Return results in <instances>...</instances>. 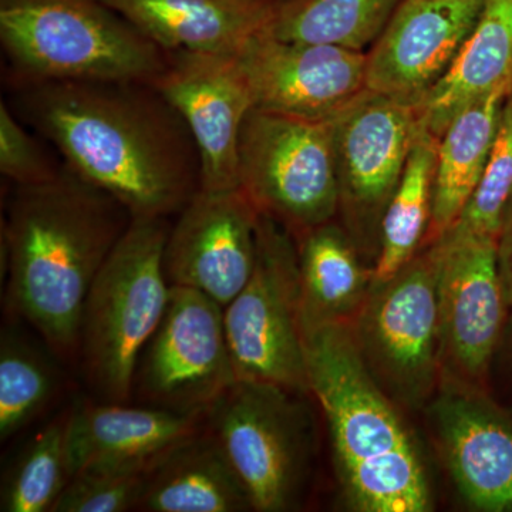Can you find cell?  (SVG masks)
I'll list each match as a JSON object with an SVG mask.
<instances>
[{
	"label": "cell",
	"instance_id": "6da1fadb",
	"mask_svg": "<svg viewBox=\"0 0 512 512\" xmlns=\"http://www.w3.org/2000/svg\"><path fill=\"white\" fill-rule=\"evenodd\" d=\"M9 89L16 116L131 218L168 220L200 191L190 128L153 84L60 80Z\"/></svg>",
	"mask_w": 512,
	"mask_h": 512
},
{
	"label": "cell",
	"instance_id": "7a4b0ae2",
	"mask_svg": "<svg viewBox=\"0 0 512 512\" xmlns=\"http://www.w3.org/2000/svg\"><path fill=\"white\" fill-rule=\"evenodd\" d=\"M131 220L64 163L52 180L15 185L3 222L6 313L35 330L57 359H79L84 303Z\"/></svg>",
	"mask_w": 512,
	"mask_h": 512
},
{
	"label": "cell",
	"instance_id": "3957f363",
	"mask_svg": "<svg viewBox=\"0 0 512 512\" xmlns=\"http://www.w3.org/2000/svg\"><path fill=\"white\" fill-rule=\"evenodd\" d=\"M309 392L328 424L343 501L357 512L433 510L429 471L402 409L383 392L349 323L303 328Z\"/></svg>",
	"mask_w": 512,
	"mask_h": 512
},
{
	"label": "cell",
	"instance_id": "277c9868",
	"mask_svg": "<svg viewBox=\"0 0 512 512\" xmlns=\"http://www.w3.org/2000/svg\"><path fill=\"white\" fill-rule=\"evenodd\" d=\"M8 86L37 82L153 84L168 52L101 0H0Z\"/></svg>",
	"mask_w": 512,
	"mask_h": 512
},
{
	"label": "cell",
	"instance_id": "5b68a950",
	"mask_svg": "<svg viewBox=\"0 0 512 512\" xmlns=\"http://www.w3.org/2000/svg\"><path fill=\"white\" fill-rule=\"evenodd\" d=\"M165 218H133L94 279L80 326L84 377L100 402L130 403L138 357L170 299Z\"/></svg>",
	"mask_w": 512,
	"mask_h": 512
},
{
	"label": "cell",
	"instance_id": "8992f818",
	"mask_svg": "<svg viewBox=\"0 0 512 512\" xmlns=\"http://www.w3.org/2000/svg\"><path fill=\"white\" fill-rule=\"evenodd\" d=\"M306 394L238 380L207 416L252 511L289 512L303 505L315 460V417Z\"/></svg>",
	"mask_w": 512,
	"mask_h": 512
},
{
	"label": "cell",
	"instance_id": "52a82bcc",
	"mask_svg": "<svg viewBox=\"0 0 512 512\" xmlns=\"http://www.w3.org/2000/svg\"><path fill=\"white\" fill-rule=\"evenodd\" d=\"M349 325L383 392L402 410L424 412L441 382L437 245H423L396 275L372 284Z\"/></svg>",
	"mask_w": 512,
	"mask_h": 512
},
{
	"label": "cell",
	"instance_id": "ba28073f",
	"mask_svg": "<svg viewBox=\"0 0 512 512\" xmlns=\"http://www.w3.org/2000/svg\"><path fill=\"white\" fill-rule=\"evenodd\" d=\"M238 187L296 239L338 218L332 121L254 107L238 144Z\"/></svg>",
	"mask_w": 512,
	"mask_h": 512
},
{
	"label": "cell",
	"instance_id": "9c48e42d",
	"mask_svg": "<svg viewBox=\"0 0 512 512\" xmlns=\"http://www.w3.org/2000/svg\"><path fill=\"white\" fill-rule=\"evenodd\" d=\"M224 325L238 380L275 384L311 396L298 245L266 215L259 214L254 272L225 306Z\"/></svg>",
	"mask_w": 512,
	"mask_h": 512
},
{
	"label": "cell",
	"instance_id": "30bf717a",
	"mask_svg": "<svg viewBox=\"0 0 512 512\" xmlns=\"http://www.w3.org/2000/svg\"><path fill=\"white\" fill-rule=\"evenodd\" d=\"M237 382L224 308L205 293L171 286L163 319L138 357L133 396L143 406L207 420Z\"/></svg>",
	"mask_w": 512,
	"mask_h": 512
},
{
	"label": "cell",
	"instance_id": "8fae6325",
	"mask_svg": "<svg viewBox=\"0 0 512 512\" xmlns=\"http://www.w3.org/2000/svg\"><path fill=\"white\" fill-rule=\"evenodd\" d=\"M420 126L416 106L370 90L332 121L339 192L336 220L373 265L384 212L402 180Z\"/></svg>",
	"mask_w": 512,
	"mask_h": 512
},
{
	"label": "cell",
	"instance_id": "7c38bea8",
	"mask_svg": "<svg viewBox=\"0 0 512 512\" xmlns=\"http://www.w3.org/2000/svg\"><path fill=\"white\" fill-rule=\"evenodd\" d=\"M495 241L450 234L434 241L439 248L441 382L488 389L511 313Z\"/></svg>",
	"mask_w": 512,
	"mask_h": 512
},
{
	"label": "cell",
	"instance_id": "4fadbf2b",
	"mask_svg": "<svg viewBox=\"0 0 512 512\" xmlns=\"http://www.w3.org/2000/svg\"><path fill=\"white\" fill-rule=\"evenodd\" d=\"M424 413L467 507L512 512V407L498 403L488 389L440 382Z\"/></svg>",
	"mask_w": 512,
	"mask_h": 512
},
{
	"label": "cell",
	"instance_id": "5bb4252c",
	"mask_svg": "<svg viewBox=\"0 0 512 512\" xmlns=\"http://www.w3.org/2000/svg\"><path fill=\"white\" fill-rule=\"evenodd\" d=\"M258 224L259 212L241 188H200L168 232V284L205 293L225 308L254 272Z\"/></svg>",
	"mask_w": 512,
	"mask_h": 512
},
{
	"label": "cell",
	"instance_id": "9a60e30c",
	"mask_svg": "<svg viewBox=\"0 0 512 512\" xmlns=\"http://www.w3.org/2000/svg\"><path fill=\"white\" fill-rule=\"evenodd\" d=\"M153 86L190 128L201 158V188H237L239 136L255 107L237 53L168 52Z\"/></svg>",
	"mask_w": 512,
	"mask_h": 512
},
{
	"label": "cell",
	"instance_id": "2e32d148",
	"mask_svg": "<svg viewBox=\"0 0 512 512\" xmlns=\"http://www.w3.org/2000/svg\"><path fill=\"white\" fill-rule=\"evenodd\" d=\"M255 107L333 121L367 90L366 52L285 42L264 32L237 52Z\"/></svg>",
	"mask_w": 512,
	"mask_h": 512
},
{
	"label": "cell",
	"instance_id": "e0dca14e",
	"mask_svg": "<svg viewBox=\"0 0 512 512\" xmlns=\"http://www.w3.org/2000/svg\"><path fill=\"white\" fill-rule=\"evenodd\" d=\"M485 0H403L370 47L366 84L419 107L473 32Z\"/></svg>",
	"mask_w": 512,
	"mask_h": 512
},
{
	"label": "cell",
	"instance_id": "ac0fdd59",
	"mask_svg": "<svg viewBox=\"0 0 512 512\" xmlns=\"http://www.w3.org/2000/svg\"><path fill=\"white\" fill-rule=\"evenodd\" d=\"M205 420L130 403L83 402L70 409V478L87 470L154 468Z\"/></svg>",
	"mask_w": 512,
	"mask_h": 512
},
{
	"label": "cell",
	"instance_id": "d6986e66",
	"mask_svg": "<svg viewBox=\"0 0 512 512\" xmlns=\"http://www.w3.org/2000/svg\"><path fill=\"white\" fill-rule=\"evenodd\" d=\"M165 52L237 53L284 0H101Z\"/></svg>",
	"mask_w": 512,
	"mask_h": 512
},
{
	"label": "cell",
	"instance_id": "ffe728a7",
	"mask_svg": "<svg viewBox=\"0 0 512 512\" xmlns=\"http://www.w3.org/2000/svg\"><path fill=\"white\" fill-rule=\"evenodd\" d=\"M512 83V0H485L473 32L421 101V124L436 137L471 104Z\"/></svg>",
	"mask_w": 512,
	"mask_h": 512
},
{
	"label": "cell",
	"instance_id": "44dd1931",
	"mask_svg": "<svg viewBox=\"0 0 512 512\" xmlns=\"http://www.w3.org/2000/svg\"><path fill=\"white\" fill-rule=\"evenodd\" d=\"M138 511H252L247 490L207 423L154 468Z\"/></svg>",
	"mask_w": 512,
	"mask_h": 512
},
{
	"label": "cell",
	"instance_id": "7402d4cb",
	"mask_svg": "<svg viewBox=\"0 0 512 512\" xmlns=\"http://www.w3.org/2000/svg\"><path fill=\"white\" fill-rule=\"evenodd\" d=\"M301 278L302 325L352 322L373 284L355 242L338 220L296 239Z\"/></svg>",
	"mask_w": 512,
	"mask_h": 512
},
{
	"label": "cell",
	"instance_id": "603a6c76",
	"mask_svg": "<svg viewBox=\"0 0 512 512\" xmlns=\"http://www.w3.org/2000/svg\"><path fill=\"white\" fill-rule=\"evenodd\" d=\"M512 83L471 104L451 121L437 150L433 210L424 244H431L456 224L473 197L493 147L501 111Z\"/></svg>",
	"mask_w": 512,
	"mask_h": 512
},
{
	"label": "cell",
	"instance_id": "cb8c5ba5",
	"mask_svg": "<svg viewBox=\"0 0 512 512\" xmlns=\"http://www.w3.org/2000/svg\"><path fill=\"white\" fill-rule=\"evenodd\" d=\"M439 141V137L421 124L402 180L384 212L380 251L373 265V284L392 278L423 247L433 210Z\"/></svg>",
	"mask_w": 512,
	"mask_h": 512
},
{
	"label": "cell",
	"instance_id": "d4e9b609",
	"mask_svg": "<svg viewBox=\"0 0 512 512\" xmlns=\"http://www.w3.org/2000/svg\"><path fill=\"white\" fill-rule=\"evenodd\" d=\"M403 0H284L268 35L365 52Z\"/></svg>",
	"mask_w": 512,
	"mask_h": 512
},
{
	"label": "cell",
	"instance_id": "484cf974",
	"mask_svg": "<svg viewBox=\"0 0 512 512\" xmlns=\"http://www.w3.org/2000/svg\"><path fill=\"white\" fill-rule=\"evenodd\" d=\"M50 357L12 326L0 338V441L5 443L46 412L59 392Z\"/></svg>",
	"mask_w": 512,
	"mask_h": 512
},
{
	"label": "cell",
	"instance_id": "4316f807",
	"mask_svg": "<svg viewBox=\"0 0 512 512\" xmlns=\"http://www.w3.org/2000/svg\"><path fill=\"white\" fill-rule=\"evenodd\" d=\"M69 414L70 409L49 421L22 448L3 477L0 511L53 510L70 481L67 464Z\"/></svg>",
	"mask_w": 512,
	"mask_h": 512
},
{
	"label": "cell",
	"instance_id": "83f0119b",
	"mask_svg": "<svg viewBox=\"0 0 512 512\" xmlns=\"http://www.w3.org/2000/svg\"><path fill=\"white\" fill-rule=\"evenodd\" d=\"M512 200V94L504 103L490 156L473 197L446 234L497 239Z\"/></svg>",
	"mask_w": 512,
	"mask_h": 512
},
{
	"label": "cell",
	"instance_id": "f1b7e54d",
	"mask_svg": "<svg viewBox=\"0 0 512 512\" xmlns=\"http://www.w3.org/2000/svg\"><path fill=\"white\" fill-rule=\"evenodd\" d=\"M154 468H109L74 474L52 512L138 510Z\"/></svg>",
	"mask_w": 512,
	"mask_h": 512
},
{
	"label": "cell",
	"instance_id": "f546056e",
	"mask_svg": "<svg viewBox=\"0 0 512 512\" xmlns=\"http://www.w3.org/2000/svg\"><path fill=\"white\" fill-rule=\"evenodd\" d=\"M8 103H0V173L15 185L52 180L63 163H55L25 127Z\"/></svg>",
	"mask_w": 512,
	"mask_h": 512
},
{
	"label": "cell",
	"instance_id": "4dcf8cb0",
	"mask_svg": "<svg viewBox=\"0 0 512 512\" xmlns=\"http://www.w3.org/2000/svg\"><path fill=\"white\" fill-rule=\"evenodd\" d=\"M498 274L503 284L505 299L512 312V200L505 211L503 224L495 241Z\"/></svg>",
	"mask_w": 512,
	"mask_h": 512
},
{
	"label": "cell",
	"instance_id": "1f68e13d",
	"mask_svg": "<svg viewBox=\"0 0 512 512\" xmlns=\"http://www.w3.org/2000/svg\"><path fill=\"white\" fill-rule=\"evenodd\" d=\"M498 353H503L504 362L508 370H510L512 382V312L510 313V318H508L507 328H505L503 342H501Z\"/></svg>",
	"mask_w": 512,
	"mask_h": 512
}]
</instances>
